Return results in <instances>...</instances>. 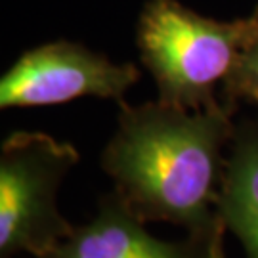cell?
I'll return each mask as SVG.
<instances>
[{
	"label": "cell",
	"instance_id": "cell-1",
	"mask_svg": "<svg viewBox=\"0 0 258 258\" xmlns=\"http://www.w3.org/2000/svg\"><path fill=\"white\" fill-rule=\"evenodd\" d=\"M100 165L113 194L146 224L178 226L224 249L218 197L226 149L235 132L233 105L187 109L161 100L120 102Z\"/></svg>",
	"mask_w": 258,
	"mask_h": 258
},
{
	"label": "cell",
	"instance_id": "cell-2",
	"mask_svg": "<svg viewBox=\"0 0 258 258\" xmlns=\"http://www.w3.org/2000/svg\"><path fill=\"white\" fill-rule=\"evenodd\" d=\"M258 33V14L218 21L178 0H148L138 19V50L157 86V100L187 109L222 103L243 52Z\"/></svg>",
	"mask_w": 258,
	"mask_h": 258
},
{
	"label": "cell",
	"instance_id": "cell-3",
	"mask_svg": "<svg viewBox=\"0 0 258 258\" xmlns=\"http://www.w3.org/2000/svg\"><path fill=\"white\" fill-rule=\"evenodd\" d=\"M73 144L16 130L0 148V258H42L75 231L59 211L61 185L79 165Z\"/></svg>",
	"mask_w": 258,
	"mask_h": 258
},
{
	"label": "cell",
	"instance_id": "cell-4",
	"mask_svg": "<svg viewBox=\"0 0 258 258\" xmlns=\"http://www.w3.org/2000/svg\"><path fill=\"white\" fill-rule=\"evenodd\" d=\"M140 81L136 65L113 61L90 48L55 40L27 50L0 79V107H46L98 98L124 102Z\"/></svg>",
	"mask_w": 258,
	"mask_h": 258
},
{
	"label": "cell",
	"instance_id": "cell-5",
	"mask_svg": "<svg viewBox=\"0 0 258 258\" xmlns=\"http://www.w3.org/2000/svg\"><path fill=\"white\" fill-rule=\"evenodd\" d=\"M42 258H224V249L187 233L176 241L157 237L111 191L90 220Z\"/></svg>",
	"mask_w": 258,
	"mask_h": 258
},
{
	"label": "cell",
	"instance_id": "cell-6",
	"mask_svg": "<svg viewBox=\"0 0 258 258\" xmlns=\"http://www.w3.org/2000/svg\"><path fill=\"white\" fill-rule=\"evenodd\" d=\"M218 212L247 258H258V120H241L228 148Z\"/></svg>",
	"mask_w": 258,
	"mask_h": 258
},
{
	"label": "cell",
	"instance_id": "cell-7",
	"mask_svg": "<svg viewBox=\"0 0 258 258\" xmlns=\"http://www.w3.org/2000/svg\"><path fill=\"white\" fill-rule=\"evenodd\" d=\"M254 14H258V10ZM224 94L228 98L226 103L233 107L237 102H247L258 109V33L249 48L243 52L233 75L228 79Z\"/></svg>",
	"mask_w": 258,
	"mask_h": 258
},
{
	"label": "cell",
	"instance_id": "cell-8",
	"mask_svg": "<svg viewBox=\"0 0 258 258\" xmlns=\"http://www.w3.org/2000/svg\"><path fill=\"white\" fill-rule=\"evenodd\" d=\"M256 10H258V8H256Z\"/></svg>",
	"mask_w": 258,
	"mask_h": 258
}]
</instances>
